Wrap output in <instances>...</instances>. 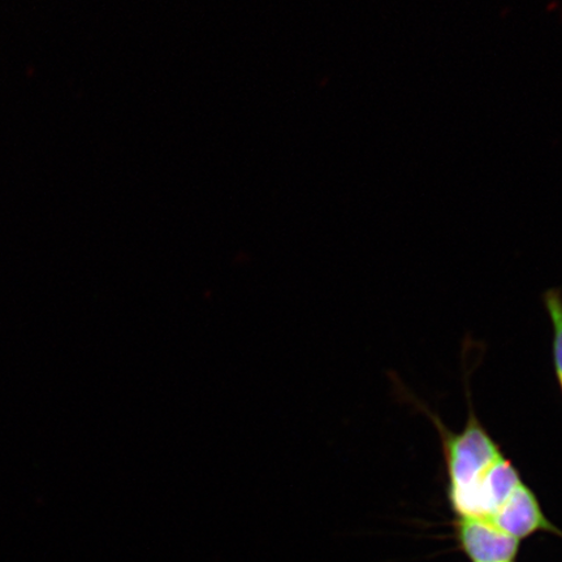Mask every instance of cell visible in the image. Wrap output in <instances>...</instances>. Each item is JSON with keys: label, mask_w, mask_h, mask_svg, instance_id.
<instances>
[{"label": "cell", "mask_w": 562, "mask_h": 562, "mask_svg": "<svg viewBox=\"0 0 562 562\" xmlns=\"http://www.w3.org/2000/svg\"><path fill=\"white\" fill-rule=\"evenodd\" d=\"M521 483L517 469L503 456L474 486L449 492V498L460 518L491 519Z\"/></svg>", "instance_id": "obj_2"}, {"label": "cell", "mask_w": 562, "mask_h": 562, "mask_svg": "<svg viewBox=\"0 0 562 562\" xmlns=\"http://www.w3.org/2000/svg\"><path fill=\"white\" fill-rule=\"evenodd\" d=\"M460 546L473 562H515L519 540L498 529L490 519L460 518Z\"/></svg>", "instance_id": "obj_3"}, {"label": "cell", "mask_w": 562, "mask_h": 562, "mask_svg": "<svg viewBox=\"0 0 562 562\" xmlns=\"http://www.w3.org/2000/svg\"><path fill=\"white\" fill-rule=\"evenodd\" d=\"M413 404L418 405L426 416L430 417L440 435L449 477L448 494L474 486L504 456L501 447L475 417L472 405L465 428L454 434L448 430L437 414L428 411L426 405L418 403L417 400H413Z\"/></svg>", "instance_id": "obj_1"}, {"label": "cell", "mask_w": 562, "mask_h": 562, "mask_svg": "<svg viewBox=\"0 0 562 562\" xmlns=\"http://www.w3.org/2000/svg\"><path fill=\"white\" fill-rule=\"evenodd\" d=\"M544 306L553 328V363L562 392V292L558 288L548 290L543 296Z\"/></svg>", "instance_id": "obj_5"}, {"label": "cell", "mask_w": 562, "mask_h": 562, "mask_svg": "<svg viewBox=\"0 0 562 562\" xmlns=\"http://www.w3.org/2000/svg\"><path fill=\"white\" fill-rule=\"evenodd\" d=\"M490 521L518 540L530 537L531 533L540 530H553V526L544 517L536 495L524 483L519 484Z\"/></svg>", "instance_id": "obj_4"}]
</instances>
